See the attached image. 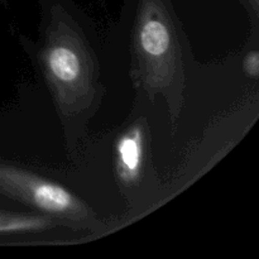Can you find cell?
<instances>
[{
  "mask_svg": "<svg viewBox=\"0 0 259 259\" xmlns=\"http://www.w3.org/2000/svg\"><path fill=\"white\" fill-rule=\"evenodd\" d=\"M244 71L250 77L257 78L259 73V55L257 51H250L244 58Z\"/></svg>",
  "mask_w": 259,
  "mask_h": 259,
  "instance_id": "5b68a950",
  "label": "cell"
},
{
  "mask_svg": "<svg viewBox=\"0 0 259 259\" xmlns=\"http://www.w3.org/2000/svg\"><path fill=\"white\" fill-rule=\"evenodd\" d=\"M136 45L147 86H171L179 75V46L162 0H142Z\"/></svg>",
  "mask_w": 259,
  "mask_h": 259,
  "instance_id": "7a4b0ae2",
  "label": "cell"
},
{
  "mask_svg": "<svg viewBox=\"0 0 259 259\" xmlns=\"http://www.w3.org/2000/svg\"><path fill=\"white\" fill-rule=\"evenodd\" d=\"M248 3H249V7L252 8L253 10H254L255 13L258 12V4H259V0H248Z\"/></svg>",
  "mask_w": 259,
  "mask_h": 259,
  "instance_id": "8992f818",
  "label": "cell"
},
{
  "mask_svg": "<svg viewBox=\"0 0 259 259\" xmlns=\"http://www.w3.org/2000/svg\"><path fill=\"white\" fill-rule=\"evenodd\" d=\"M0 192L58 219L73 223L94 220L90 207L72 192L27 169L0 164Z\"/></svg>",
  "mask_w": 259,
  "mask_h": 259,
  "instance_id": "3957f363",
  "label": "cell"
},
{
  "mask_svg": "<svg viewBox=\"0 0 259 259\" xmlns=\"http://www.w3.org/2000/svg\"><path fill=\"white\" fill-rule=\"evenodd\" d=\"M46 76L62 109L73 110L88 103L93 70L85 46L63 22L53 25L42 53Z\"/></svg>",
  "mask_w": 259,
  "mask_h": 259,
  "instance_id": "6da1fadb",
  "label": "cell"
},
{
  "mask_svg": "<svg viewBox=\"0 0 259 259\" xmlns=\"http://www.w3.org/2000/svg\"><path fill=\"white\" fill-rule=\"evenodd\" d=\"M144 142V129L138 124L126 131L116 142V169L125 184H133L141 176Z\"/></svg>",
  "mask_w": 259,
  "mask_h": 259,
  "instance_id": "277c9868",
  "label": "cell"
}]
</instances>
